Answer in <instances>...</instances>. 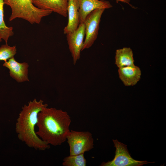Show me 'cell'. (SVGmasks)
Listing matches in <instances>:
<instances>
[{
  "mask_svg": "<svg viewBox=\"0 0 166 166\" xmlns=\"http://www.w3.org/2000/svg\"><path fill=\"white\" fill-rule=\"evenodd\" d=\"M71 118L68 113L55 108L43 109L38 114L36 134L49 145H61L70 131Z\"/></svg>",
  "mask_w": 166,
  "mask_h": 166,
  "instance_id": "cell-1",
  "label": "cell"
},
{
  "mask_svg": "<svg viewBox=\"0 0 166 166\" xmlns=\"http://www.w3.org/2000/svg\"><path fill=\"white\" fill-rule=\"evenodd\" d=\"M43 102L42 100L38 101L35 98L30 101L28 105H24L19 114L15 127L18 138L20 140L28 147L40 151H44L50 148V145L36 134L35 130L38 113L48 106L47 104Z\"/></svg>",
  "mask_w": 166,
  "mask_h": 166,
  "instance_id": "cell-2",
  "label": "cell"
},
{
  "mask_svg": "<svg viewBox=\"0 0 166 166\" xmlns=\"http://www.w3.org/2000/svg\"><path fill=\"white\" fill-rule=\"evenodd\" d=\"M4 4L9 6L11 14L9 20L11 21L17 18H21L31 24L40 23L42 18L50 15L49 10L39 8L35 6L31 0H3Z\"/></svg>",
  "mask_w": 166,
  "mask_h": 166,
  "instance_id": "cell-3",
  "label": "cell"
},
{
  "mask_svg": "<svg viewBox=\"0 0 166 166\" xmlns=\"http://www.w3.org/2000/svg\"><path fill=\"white\" fill-rule=\"evenodd\" d=\"M66 140L69 147L70 155L84 153L94 147L93 139L88 131L70 130Z\"/></svg>",
  "mask_w": 166,
  "mask_h": 166,
  "instance_id": "cell-4",
  "label": "cell"
},
{
  "mask_svg": "<svg viewBox=\"0 0 166 166\" xmlns=\"http://www.w3.org/2000/svg\"><path fill=\"white\" fill-rule=\"evenodd\" d=\"M116 148L115 156L113 159L107 162H103L101 166H140L152 163L147 161H140L134 159L131 156L127 145L117 140H113Z\"/></svg>",
  "mask_w": 166,
  "mask_h": 166,
  "instance_id": "cell-5",
  "label": "cell"
},
{
  "mask_svg": "<svg viewBox=\"0 0 166 166\" xmlns=\"http://www.w3.org/2000/svg\"><path fill=\"white\" fill-rule=\"evenodd\" d=\"M104 9L95 10L86 18L83 23L85 38L82 51L90 47L96 39L98 34L101 18Z\"/></svg>",
  "mask_w": 166,
  "mask_h": 166,
  "instance_id": "cell-6",
  "label": "cell"
},
{
  "mask_svg": "<svg viewBox=\"0 0 166 166\" xmlns=\"http://www.w3.org/2000/svg\"><path fill=\"white\" fill-rule=\"evenodd\" d=\"M66 34L69 48L75 65L80 57L81 52L83 46L85 36V29L83 23L79 24L74 31Z\"/></svg>",
  "mask_w": 166,
  "mask_h": 166,
  "instance_id": "cell-7",
  "label": "cell"
},
{
  "mask_svg": "<svg viewBox=\"0 0 166 166\" xmlns=\"http://www.w3.org/2000/svg\"><path fill=\"white\" fill-rule=\"evenodd\" d=\"M3 65L9 69L10 76L18 82L29 81V65L27 63L18 62L13 57L5 62Z\"/></svg>",
  "mask_w": 166,
  "mask_h": 166,
  "instance_id": "cell-8",
  "label": "cell"
},
{
  "mask_svg": "<svg viewBox=\"0 0 166 166\" xmlns=\"http://www.w3.org/2000/svg\"><path fill=\"white\" fill-rule=\"evenodd\" d=\"M80 24L83 23L87 16L97 9H107L112 7L108 1L104 0H78Z\"/></svg>",
  "mask_w": 166,
  "mask_h": 166,
  "instance_id": "cell-9",
  "label": "cell"
},
{
  "mask_svg": "<svg viewBox=\"0 0 166 166\" xmlns=\"http://www.w3.org/2000/svg\"><path fill=\"white\" fill-rule=\"evenodd\" d=\"M69 0H31L37 7L51 11L64 17L67 16V9Z\"/></svg>",
  "mask_w": 166,
  "mask_h": 166,
  "instance_id": "cell-10",
  "label": "cell"
},
{
  "mask_svg": "<svg viewBox=\"0 0 166 166\" xmlns=\"http://www.w3.org/2000/svg\"><path fill=\"white\" fill-rule=\"evenodd\" d=\"M118 72L120 78L126 86L136 85L140 79V69L135 65L119 68Z\"/></svg>",
  "mask_w": 166,
  "mask_h": 166,
  "instance_id": "cell-11",
  "label": "cell"
},
{
  "mask_svg": "<svg viewBox=\"0 0 166 166\" xmlns=\"http://www.w3.org/2000/svg\"><path fill=\"white\" fill-rule=\"evenodd\" d=\"M78 0H69L67 11L68 22L64 29V33L66 34L75 30L80 24Z\"/></svg>",
  "mask_w": 166,
  "mask_h": 166,
  "instance_id": "cell-12",
  "label": "cell"
},
{
  "mask_svg": "<svg viewBox=\"0 0 166 166\" xmlns=\"http://www.w3.org/2000/svg\"><path fill=\"white\" fill-rule=\"evenodd\" d=\"M115 60V63L119 68L134 65L132 51L129 47L117 50Z\"/></svg>",
  "mask_w": 166,
  "mask_h": 166,
  "instance_id": "cell-13",
  "label": "cell"
},
{
  "mask_svg": "<svg viewBox=\"0 0 166 166\" xmlns=\"http://www.w3.org/2000/svg\"><path fill=\"white\" fill-rule=\"evenodd\" d=\"M3 0H0V38L4 40L6 44L9 38L14 34L12 27H8L6 26L4 21Z\"/></svg>",
  "mask_w": 166,
  "mask_h": 166,
  "instance_id": "cell-14",
  "label": "cell"
},
{
  "mask_svg": "<svg viewBox=\"0 0 166 166\" xmlns=\"http://www.w3.org/2000/svg\"><path fill=\"white\" fill-rule=\"evenodd\" d=\"M63 166H86L87 161L84 153L76 155H69L63 160Z\"/></svg>",
  "mask_w": 166,
  "mask_h": 166,
  "instance_id": "cell-15",
  "label": "cell"
},
{
  "mask_svg": "<svg viewBox=\"0 0 166 166\" xmlns=\"http://www.w3.org/2000/svg\"><path fill=\"white\" fill-rule=\"evenodd\" d=\"M17 49L16 46H10L7 44L0 47V61L5 62L10 58L14 57L16 54Z\"/></svg>",
  "mask_w": 166,
  "mask_h": 166,
  "instance_id": "cell-16",
  "label": "cell"
},
{
  "mask_svg": "<svg viewBox=\"0 0 166 166\" xmlns=\"http://www.w3.org/2000/svg\"><path fill=\"white\" fill-rule=\"evenodd\" d=\"M116 1L117 2H121L124 3H126L128 4L130 6H132L131 4H129V0H116Z\"/></svg>",
  "mask_w": 166,
  "mask_h": 166,
  "instance_id": "cell-17",
  "label": "cell"
},
{
  "mask_svg": "<svg viewBox=\"0 0 166 166\" xmlns=\"http://www.w3.org/2000/svg\"><path fill=\"white\" fill-rule=\"evenodd\" d=\"M2 41V39L0 38V42Z\"/></svg>",
  "mask_w": 166,
  "mask_h": 166,
  "instance_id": "cell-18",
  "label": "cell"
}]
</instances>
